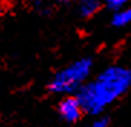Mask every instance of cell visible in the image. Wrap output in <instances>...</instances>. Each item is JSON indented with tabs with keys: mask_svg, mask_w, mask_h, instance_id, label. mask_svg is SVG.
Here are the masks:
<instances>
[{
	"mask_svg": "<svg viewBox=\"0 0 131 127\" xmlns=\"http://www.w3.org/2000/svg\"><path fill=\"white\" fill-rule=\"evenodd\" d=\"M131 87V69L112 65L105 68L91 82H86L77 91L81 107L88 114H100L118 100Z\"/></svg>",
	"mask_w": 131,
	"mask_h": 127,
	"instance_id": "cell-1",
	"label": "cell"
},
{
	"mask_svg": "<svg viewBox=\"0 0 131 127\" xmlns=\"http://www.w3.org/2000/svg\"><path fill=\"white\" fill-rule=\"evenodd\" d=\"M92 69V61L89 58H81L66 68L61 69L50 80L48 90L55 94H72L84 85Z\"/></svg>",
	"mask_w": 131,
	"mask_h": 127,
	"instance_id": "cell-2",
	"label": "cell"
},
{
	"mask_svg": "<svg viewBox=\"0 0 131 127\" xmlns=\"http://www.w3.org/2000/svg\"><path fill=\"white\" fill-rule=\"evenodd\" d=\"M58 110H59V114L61 117L65 121L68 123H75L79 120L82 114V107H81V103L78 101L77 97H66L59 103L58 105Z\"/></svg>",
	"mask_w": 131,
	"mask_h": 127,
	"instance_id": "cell-3",
	"label": "cell"
},
{
	"mask_svg": "<svg viewBox=\"0 0 131 127\" xmlns=\"http://www.w3.org/2000/svg\"><path fill=\"white\" fill-rule=\"evenodd\" d=\"M101 0H79L78 12L82 17H91L100 10Z\"/></svg>",
	"mask_w": 131,
	"mask_h": 127,
	"instance_id": "cell-4",
	"label": "cell"
},
{
	"mask_svg": "<svg viewBox=\"0 0 131 127\" xmlns=\"http://www.w3.org/2000/svg\"><path fill=\"white\" fill-rule=\"evenodd\" d=\"M131 23V7L117 10L112 16V25L115 27H125Z\"/></svg>",
	"mask_w": 131,
	"mask_h": 127,
	"instance_id": "cell-5",
	"label": "cell"
},
{
	"mask_svg": "<svg viewBox=\"0 0 131 127\" xmlns=\"http://www.w3.org/2000/svg\"><path fill=\"white\" fill-rule=\"evenodd\" d=\"M130 0H107V6L112 10H121Z\"/></svg>",
	"mask_w": 131,
	"mask_h": 127,
	"instance_id": "cell-6",
	"label": "cell"
},
{
	"mask_svg": "<svg viewBox=\"0 0 131 127\" xmlns=\"http://www.w3.org/2000/svg\"><path fill=\"white\" fill-rule=\"evenodd\" d=\"M91 127H108V119L107 117H101V119L95 120Z\"/></svg>",
	"mask_w": 131,
	"mask_h": 127,
	"instance_id": "cell-7",
	"label": "cell"
},
{
	"mask_svg": "<svg viewBox=\"0 0 131 127\" xmlns=\"http://www.w3.org/2000/svg\"><path fill=\"white\" fill-rule=\"evenodd\" d=\"M72 2L73 0H56V3H59V4H69Z\"/></svg>",
	"mask_w": 131,
	"mask_h": 127,
	"instance_id": "cell-8",
	"label": "cell"
},
{
	"mask_svg": "<svg viewBox=\"0 0 131 127\" xmlns=\"http://www.w3.org/2000/svg\"><path fill=\"white\" fill-rule=\"evenodd\" d=\"M0 13H2V7H0Z\"/></svg>",
	"mask_w": 131,
	"mask_h": 127,
	"instance_id": "cell-9",
	"label": "cell"
},
{
	"mask_svg": "<svg viewBox=\"0 0 131 127\" xmlns=\"http://www.w3.org/2000/svg\"><path fill=\"white\" fill-rule=\"evenodd\" d=\"M0 2H4V0H0Z\"/></svg>",
	"mask_w": 131,
	"mask_h": 127,
	"instance_id": "cell-10",
	"label": "cell"
}]
</instances>
